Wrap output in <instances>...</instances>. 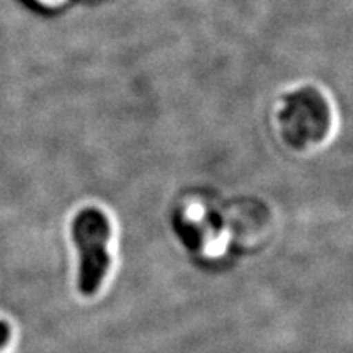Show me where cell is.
<instances>
[{
	"label": "cell",
	"instance_id": "2",
	"mask_svg": "<svg viewBox=\"0 0 353 353\" xmlns=\"http://www.w3.org/2000/svg\"><path fill=\"white\" fill-rule=\"evenodd\" d=\"M110 221L99 208H83L72 221V239L79 252L77 288L83 296L99 291L110 268Z\"/></svg>",
	"mask_w": 353,
	"mask_h": 353
},
{
	"label": "cell",
	"instance_id": "3",
	"mask_svg": "<svg viewBox=\"0 0 353 353\" xmlns=\"http://www.w3.org/2000/svg\"><path fill=\"white\" fill-rule=\"evenodd\" d=\"M8 339H10V327H8L7 322L0 321V348L7 345Z\"/></svg>",
	"mask_w": 353,
	"mask_h": 353
},
{
	"label": "cell",
	"instance_id": "1",
	"mask_svg": "<svg viewBox=\"0 0 353 353\" xmlns=\"http://www.w3.org/2000/svg\"><path fill=\"white\" fill-rule=\"evenodd\" d=\"M324 92L303 87L286 94L276 112L278 132L294 149L324 144L334 130V112Z\"/></svg>",
	"mask_w": 353,
	"mask_h": 353
}]
</instances>
